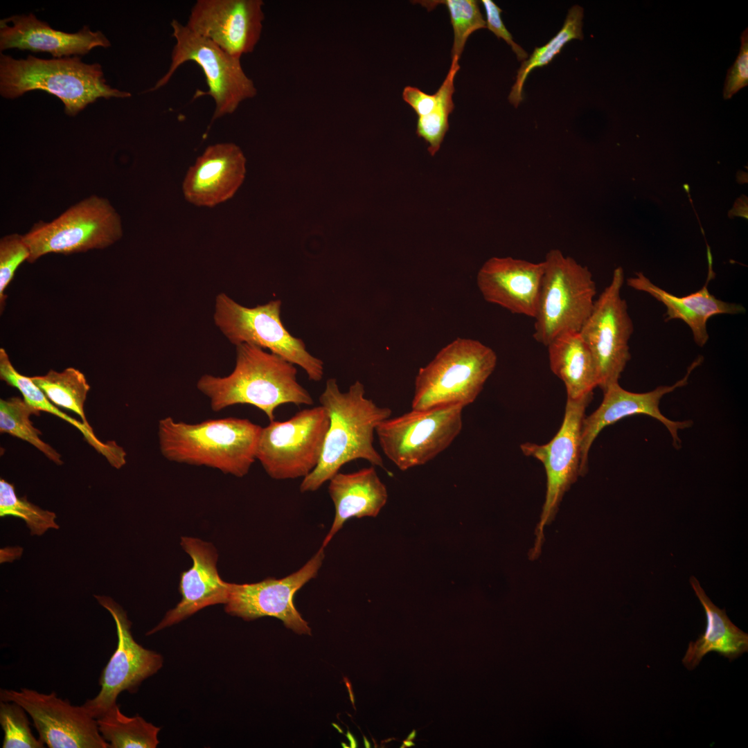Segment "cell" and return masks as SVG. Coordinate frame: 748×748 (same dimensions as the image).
Masks as SVG:
<instances>
[{
    "label": "cell",
    "mask_w": 748,
    "mask_h": 748,
    "mask_svg": "<svg viewBox=\"0 0 748 748\" xmlns=\"http://www.w3.org/2000/svg\"><path fill=\"white\" fill-rule=\"evenodd\" d=\"M235 347V365L229 375L205 374L197 382V389L209 398L213 411L249 404L273 421L276 409L282 404H313L310 393L297 382L294 364L253 344Z\"/></svg>",
    "instance_id": "2"
},
{
    "label": "cell",
    "mask_w": 748,
    "mask_h": 748,
    "mask_svg": "<svg viewBox=\"0 0 748 748\" xmlns=\"http://www.w3.org/2000/svg\"><path fill=\"white\" fill-rule=\"evenodd\" d=\"M119 213L108 199L92 195L68 208L51 222L39 221L23 235L30 250L28 262L48 254H71L103 249L123 236Z\"/></svg>",
    "instance_id": "7"
},
{
    "label": "cell",
    "mask_w": 748,
    "mask_h": 748,
    "mask_svg": "<svg viewBox=\"0 0 748 748\" xmlns=\"http://www.w3.org/2000/svg\"><path fill=\"white\" fill-rule=\"evenodd\" d=\"M535 319L533 337L547 346L558 337L579 332L594 303L592 274L559 249L546 255Z\"/></svg>",
    "instance_id": "6"
},
{
    "label": "cell",
    "mask_w": 748,
    "mask_h": 748,
    "mask_svg": "<svg viewBox=\"0 0 748 748\" xmlns=\"http://www.w3.org/2000/svg\"><path fill=\"white\" fill-rule=\"evenodd\" d=\"M40 89L60 98L64 112L77 115L98 98H128L131 93L106 83L100 64H87L80 57L44 60L28 55L15 59L0 55V93L6 98Z\"/></svg>",
    "instance_id": "4"
},
{
    "label": "cell",
    "mask_w": 748,
    "mask_h": 748,
    "mask_svg": "<svg viewBox=\"0 0 748 748\" xmlns=\"http://www.w3.org/2000/svg\"><path fill=\"white\" fill-rule=\"evenodd\" d=\"M690 582L706 614L704 632L691 641L682 663L688 670L694 669L710 652H716L732 661L748 650V634L736 626L725 609L715 606L707 596L699 581L692 576Z\"/></svg>",
    "instance_id": "25"
},
{
    "label": "cell",
    "mask_w": 748,
    "mask_h": 748,
    "mask_svg": "<svg viewBox=\"0 0 748 748\" xmlns=\"http://www.w3.org/2000/svg\"><path fill=\"white\" fill-rule=\"evenodd\" d=\"M261 430L248 419L229 417L188 424L168 416L159 420L158 437L161 452L168 461L242 477L256 460Z\"/></svg>",
    "instance_id": "3"
},
{
    "label": "cell",
    "mask_w": 748,
    "mask_h": 748,
    "mask_svg": "<svg viewBox=\"0 0 748 748\" xmlns=\"http://www.w3.org/2000/svg\"><path fill=\"white\" fill-rule=\"evenodd\" d=\"M245 164L242 150L233 143L208 146L185 175L184 198L199 207H213L227 201L243 182Z\"/></svg>",
    "instance_id": "19"
},
{
    "label": "cell",
    "mask_w": 748,
    "mask_h": 748,
    "mask_svg": "<svg viewBox=\"0 0 748 748\" xmlns=\"http://www.w3.org/2000/svg\"><path fill=\"white\" fill-rule=\"evenodd\" d=\"M319 401L328 414L330 425L319 464L303 478L300 491L317 490L342 466L357 459L384 468L382 458L373 446L374 434L377 427L390 418L391 409L366 398L359 381L341 392L336 379L330 378Z\"/></svg>",
    "instance_id": "1"
},
{
    "label": "cell",
    "mask_w": 748,
    "mask_h": 748,
    "mask_svg": "<svg viewBox=\"0 0 748 748\" xmlns=\"http://www.w3.org/2000/svg\"><path fill=\"white\" fill-rule=\"evenodd\" d=\"M622 267L616 268L610 283L595 300L579 334L595 363L598 387L604 391L618 383L630 359L629 340L634 331L627 305L621 296Z\"/></svg>",
    "instance_id": "12"
},
{
    "label": "cell",
    "mask_w": 748,
    "mask_h": 748,
    "mask_svg": "<svg viewBox=\"0 0 748 748\" xmlns=\"http://www.w3.org/2000/svg\"><path fill=\"white\" fill-rule=\"evenodd\" d=\"M495 352L478 340L458 337L443 347L416 376L411 409L467 406L493 373Z\"/></svg>",
    "instance_id": "5"
},
{
    "label": "cell",
    "mask_w": 748,
    "mask_h": 748,
    "mask_svg": "<svg viewBox=\"0 0 748 748\" xmlns=\"http://www.w3.org/2000/svg\"><path fill=\"white\" fill-rule=\"evenodd\" d=\"M413 746H415L414 742H413L411 740L406 739L405 740L403 741V745L400 747L403 748V747H413Z\"/></svg>",
    "instance_id": "40"
},
{
    "label": "cell",
    "mask_w": 748,
    "mask_h": 748,
    "mask_svg": "<svg viewBox=\"0 0 748 748\" xmlns=\"http://www.w3.org/2000/svg\"><path fill=\"white\" fill-rule=\"evenodd\" d=\"M552 372L564 384L567 399L593 395L598 376L592 355L579 332L564 334L548 346Z\"/></svg>",
    "instance_id": "26"
},
{
    "label": "cell",
    "mask_w": 748,
    "mask_h": 748,
    "mask_svg": "<svg viewBox=\"0 0 748 748\" xmlns=\"http://www.w3.org/2000/svg\"><path fill=\"white\" fill-rule=\"evenodd\" d=\"M30 378L53 404L75 413L92 429L84 412L90 386L82 372L70 367L62 372L51 370L44 375Z\"/></svg>",
    "instance_id": "30"
},
{
    "label": "cell",
    "mask_w": 748,
    "mask_h": 748,
    "mask_svg": "<svg viewBox=\"0 0 748 748\" xmlns=\"http://www.w3.org/2000/svg\"><path fill=\"white\" fill-rule=\"evenodd\" d=\"M324 558V548L321 546L305 565L286 577L267 578L255 583H230L225 612L245 621L263 616L277 618L294 632L310 634L307 621L294 606V596L317 576Z\"/></svg>",
    "instance_id": "16"
},
{
    "label": "cell",
    "mask_w": 748,
    "mask_h": 748,
    "mask_svg": "<svg viewBox=\"0 0 748 748\" xmlns=\"http://www.w3.org/2000/svg\"><path fill=\"white\" fill-rule=\"evenodd\" d=\"M181 545L193 560L192 567L180 574L181 599L146 635L176 624L206 607L225 604L228 600L230 583L223 581L218 574L214 546L188 537H181Z\"/></svg>",
    "instance_id": "20"
},
{
    "label": "cell",
    "mask_w": 748,
    "mask_h": 748,
    "mask_svg": "<svg viewBox=\"0 0 748 748\" xmlns=\"http://www.w3.org/2000/svg\"><path fill=\"white\" fill-rule=\"evenodd\" d=\"M98 730L110 748H155L160 728L142 717H127L116 704L96 719Z\"/></svg>",
    "instance_id": "28"
},
{
    "label": "cell",
    "mask_w": 748,
    "mask_h": 748,
    "mask_svg": "<svg viewBox=\"0 0 748 748\" xmlns=\"http://www.w3.org/2000/svg\"><path fill=\"white\" fill-rule=\"evenodd\" d=\"M94 597L112 615L116 625L117 646L99 678L100 690L82 705L95 719L117 704L118 696L123 691L135 693L141 683L162 667L163 657L158 652L146 649L133 638L132 623L126 612L112 598Z\"/></svg>",
    "instance_id": "14"
},
{
    "label": "cell",
    "mask_w": 748,
    "mask_h": 748,
    "mask_svg": "<svg viewBox=\"0 0 748 748\" xmlns=\"http://www.w3.org/2000/svg\"><path fill=\"white\" fill-rule=\"evenodd\" d=\"M170 25L176 40L171 63L166 73L149 91L163 87L179 66L192 61L202 69L208 88L206 91H197L194 97L209 95L213 98L215 107L213 121L233 114L242 102L255 97L257 89L243 70L240 59L229 55L177 19H173Z\"/></svg>",
    "instance_id": "9"
},
{
    "label": "cell",
    "mask_w": 748,
    "mask_h": 748,
    "mask_svg": "<svg viewBox=\"0 0 748 748\" xmlns=\"http://www.w3.org/2000/svg\"><path fill=\"white\" fill-rule=\"evenodd\" d=\"M739 53L727 73L724 89V99H730L735 93L748 84V29L740 36Z\"/></svg>",
    "instance_id": "37"
},
{
    "label": "cell",
    "mask_w": 748,
    "mask_h": 748,
    "mask_svg": "<svg viewBox=\"0 0 748 748\" xmlns=\"http://www.w3.org/2000/svg\"><path fill=\"white\" fill-rule=\"evenodd\" d=\"M30 250L23 235L12 233L0 240V306L3 310L7 296L5 290L12 280L18 267L28 261Z\"/></svg>",
    "instance_id": "36"
},
{
    "label": "cell",
    "mask_w": 748,
    "mask_h": 748,
    "mask_svg": "<svg viewBox=\"0 0 748 748\" xmlns=\"http://www.w3.org/2000/svg\"><path fill=\"white\" fill-rule=\"evenodd\" d=\"M0 700L15 702L30 717L39 739L49 748H110L100 734L97 720L83 705L67 699L21 688L0 690Z\"/></svg>",
    "instance_id": "15"
},
{
    "label": "cell",
    "mask_w": 748,
    "mask_h": 748,
    "mask_svg": "<svg viewBox=\"0 0 748 748\" xmlns=\"http://www.w3.org/2000/svg\"><path fill=\"white\" fill-rule=\"evenodd\" d=\"M582 19L583 8L578 5L573 6L569 9L562 28L557 35L545 45L535 48L530 57L522 62L508 96L510 103L515 107L524 100L523 87L531 71L551 62L571 40L582 39Z\"/></svg>",
    "instance_id": "29"
},
{
    "label": "cell",
    "mask_w": 748,
    "mask_h": 748,
    "mask_svg": "<svg viewBox=\"0 0 748 748\" xmlns=\"http://www.w3.org/2000/svg\"><path fill=\"white\" fill-rule=\"evenodd\" d=\"M12 516L25 521L31 535H42L48 529H58L53 512L45 510L29 502L26 497H17L13 484L0 480V517Z\"/></svg>",
    "instance_id": "34"
},
{
    "label": "cell",
    "mask_w": 748,
    "mask_h": 748,
    "mask_svg": "<svg viewBox=\"0 0 748 748\" xmlns=\"http://www.w3.org/2000/svg\"><path fill=\"white\" fill-rule=\"evenodd\" d=\"M709 271L704 285L699 290L684 296H675L654 285L641 272L627 279L628 286L648 294L666 307V321L679 319L691 329L694 341L699 346H704L709 338L707 331L709 319L718 314H738L745 312L740 304L728 303L717 299L708 289L710 280L715 277L713 263H708Z\"/></svg>",
    "instance_id": "23"
},
{
    "label": "cell",
    "mask_w": 748,
    "mask_h": 748,
    "mask_svg": "<svg viewBox=\"0 0 748 748\" xmlns=\"http://www.w3.org/2000/svg\"><path fill=\"white\" fill-rule=\"evenodd\" d=\"M28 713L15 702L0 700V724L3 748H44L45 744L33 733Z\"/></svg>",
    "instance_id": "35"
},
{
    "label": "cell",
    "mask_w": 748,
    "mask_h": 748,
    "mask_svg": "<svg viewBox=\"0 0 748 748\" xmlns=\"http://www.w3.org/2000/svg\"><path fill=\"white\" fill-rule=\"evenodd\" d=\"M416 736V731L413 729L407 736V740H412L415 739Z\"/></svg>",
    "instance_id": "41"
},
{
    "label": "cell",
    "mask_w": 748,
    "mask_h": 748,
    "mask_svg": "<svg viewBox=\"0 0 748 748\" xmlns=\"http://www.w3.org/2000/svg\"><path fill=\"white\" fill-rule=\"evenodd\" d=\"M463 408L450 405L411 409L384 420L375 430L384 455L402 471L427 463L461 433Z\"/></svg>",
    "instance_id": "11"
},
{
    "label": "cell",
    "mask_w": 748,
    "mask_h": 748,
    "mask_svg": "<svg viewBox=\"0 0 748 748\" xmlns=\"http://www.w3.org/2000/svg\"><path fill=\"white\" fill-rule=\"evenodd\" d=\"M486 15V28L498 38L503 39L510 46L516 54L518 60L524 61L528 57V53L513 41L512 35L506 28L501 17V9L491 0H482Z\"/></svg>",
    "instance_id": "38"
},
{
    "label": "cell",
    "mask_w": 748,
    "mask_h": 748,
    "mask_svg": "<svg viewBox=\"0 0 748 748\" xmlns=\"http://www.w3.org/2000/svg\"><path fill=\"white\" fill-rule=\"evenodd\" d=\"M39 411L19 397L1 399L0 431L28 442L49 460L61 465L63 462L60 454L39 438L42 432L30 420L32 415L39 416Z\"/></svg>",
    "instance_id": "31"
},
{
    "label": "cell",
    "mask_w": 748,
    "mask_h": 748,
    "mask_svg": "<svg viewBox=\"0 0 748 748\" xmlns=\"http://www.w3.org/2000/svg\"><path fill=\"white\" fill-rule=\"evenodd\" d=\"M0 21V49L17 48L33 52H46L54 58L71 55H85L91 49L110 46L109 39L101 31H92L84 26L75 33L51 28L35 15H15Z\"/></svg>",
    "instance_id": "22"
},
{
    "label": "cell",
    "mask_w": 748,
    "mask_h": 748,
    "mask_svg": "<svg viewBox=\"0 0 748 748\" xmlns=\"http://www.w3.org/2000/svg\"><path fill=\"white\" fill-rule=\"evenodd\" d=\"M262 0H198L186 26L240 59L258 43L265 14Z\"/></svg>",
    "instance_id": "17"
},
{
    "label": "cell",
    "mask_w": 748,
    "mask_h": 748,
    "mask_svg": "<svg viewBox=\"0 0 748 748\" xmlns=\"http://www.w3.org/2000/svg\"><path fill=\"white\" fill-rule=\"evenodd\" d=\"M402 98L414 109L418 117L429 114L436 102V93L429 95L411 86L404 89Z\"/></svg>",
    "instance_id": "39"
},
{
    "label": "cell",
    "mask_w": 748,
    "mask_h": 748,
    "mask_svg": "<svg viewBox=\"0 0 748 748\" xmlns=\"http://www.w3.org/2000/svg\"><path fill=\"white\" fill-rule=\"evenodd\" d=\"M280 300H273L247 308L225 293H220L215 298L214 323L232 344L247 343L267 349L301 366L310 380L320 381L323 362L306 350L302 339L293 337L285 328L280 319Z\"/></svg>",
    "instance_id": "8"
},
{
    "label": "cell",
    "mask_w": 748,
    "mask_h": 748,
    "mask_svg": "<svg viewBox=\"0 0 748 748\" xmlns=\"http://www.w3.org/2000/svg\"><path fill=\"white\" fill-rule=\"evenodd\" d=\"M696 359L681 380L670 386H660L645 393H634L623 389L618 383L609 386L604 391L603 401L598 409L583 419L581 430L580 474L583 476L588 469V456L591 445L599 433L607 426L630 416L645 414L663 423L669 431L674 445H681L679 430L688 428L692 421H673L660 411L659 402L667 393L685 386L691 372L701 363Z\"/></svg>",
    "instance_id": "18"
},
{
    "label": "cell",
    "mask_w": 748,
    "mask_h": 748,
    "mask_svg": "<svg viewBox=\"0 0 748 748\" xmlns=\"http://www.w3.org/2000/svg\"><path fill=\"white\" fill-rule=\"evenodd\" d=\"M328 492L335 515L321 547L326 548L345 522L376 517L385 506L388 492L373 465L351 473L338 472L329 481Z\"/></svg>",
    "instance_id": "24"
},
{
    "label": "cell",
    "mask_w": 748,
    "mask_h": 748,
    "mask_svg": "<svg viewBox=\"0 0 748 748\" xmlns=\"http://www.w3.org/2000/svg\"><path fill=\"white\" fill-rule=\"evenodd\" d=\"M329 425L321 405L304 409L285 421H270L262 427L256 459L272 479L304 478L319 464Z\"/></svg>",
    "instance_id": "10"
},
{
    "label": "cell",
    "mask_w": 748,
    "mask_h": 748,
    "mask_svg": "<svg viewBox=\"0 0 748 748\" xmlns=\"http://www.w3.org/2000/svg\"><path fill=\"white\" fill-rule=\"evenodd\" d=\"M0 378L8 385L17 389L23 398L39 411L52 413L74 426L84 436L85 440L98 452L103 455L110 465L117 469L126 463V452L114 441L101 442L82 422L69 416L60 411L44 395L30 377L18 373L12 366L6 351L0 348Z\"/></svg>",
    "instance_id": "27"
},
{
    "label": "cell",
    "mask_w": 748,
    "mask_h": 748,
    "mask_svg": "<svg viewBox=\"0 0 748 748\" xmlns=\"http://www.w3.org/2000/svg\"><path fill=\"white\" fill-rule=\"evenodd\" d=\"M592 395L574 400L567 399L562 425L549 443H525L520 446L524 455L542 462L546 474V497L535 532L531 554L533 558L540 553L544 527L553 518L564 493L580 476L582 424Z\"/></svg>",
    "instance_id": "13"
},
{
    "label": "cell",
    "mask_w": 748,
    "mask_h": 748,
    "mask_svg": "<svg viewBox=\"0 0 748 748\" xmlns=\"http://www.w3.org/2000/svg\"><path fill=\"white\" fill-rule=\"evenodd\" d=\"M543 273V261L492 257L478 271L477 284L486 301L534 318Z\"/></svg>",
    "instance_id": "21"
},
{
    "label": "cell",
    "mask_w": 748,
    "mask_h": 748,
    "mask_svg": "<svg viewBox=\"0 0 748 748\" xmlns=\"http://www.w3.org/2000/svg\"><path fill=\"white\" fill-rule=\"evenodd\" d=\"M413 2L420 3L429 11L440 4L447 8L454 31L452 59H460L466 41L473 32L486 28V21L483 17L477 1L433 0Z\"/></svg>",
    "instance_id": "33"
},
{
    "label": "cell",
    "mask_w": 748,
    "mask_h": 748,
    "mask_svg": "<svg viewBox=\"0 0 748 748\" xmlns=\"http://www.w3.org/2000/svg\"><path fill=\"white\" fill-rule=\"evenodd\" d=\"M458 60L452 59L449 72L436 92V102L433 110L426 116L418 117L417 122L416 134L429 144L428 151L431 155L439 150L449 129V116L454 109L452 96L454 78L460 69Z\"/></svg>",
    "instance_id": "32"
}]
</instances>
